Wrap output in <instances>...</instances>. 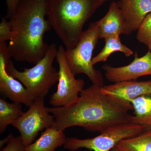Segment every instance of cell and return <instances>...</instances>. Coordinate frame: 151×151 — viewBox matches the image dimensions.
<instances>
[{
  "label": "cell",
  "instance_id": "cell-22",
  "mask_svg": "<svg viewBox=\"0 0 151 151\" xmlns=\"http://www.w3.org/2000/svg\"><path fill=\"white\" fill-rule=\"evenodd\" d=\"M7 6V14L5 17L7 19H9L17 7L21 0H5Z\"/></svg>",
  "mask_w": 151,
  "mask_h": 151
},
{
  "label": "cell",
  "instance_id": "cell-16",
  "mask_svg": "<svg viewBox=\"0 0 151 151\" xmlns=\"http://www.w3.org/2000/svg\"><path fill=\"white\" fill-rule=\"evenodd\" d=\"M111 151H151V129L122 140Z\"/></svg>",
  "mask_w": 151,
  "mask_h": 151
},
{
  "label": "cell",
  "instance_id": "cell-7",
  "mask_svg": "<svg viewBox=\"0 0 151 151\" xmlns=\"http://www.w3.org/2000/svg\"><path fill=\"white\" fill-rule=\"evenodd\" d=\"M55 119L45 105L43 98L34 100L28 110L17 120L12 126L18 130L26 147L35 139L39 132L53 127Z\"/></svg>",
  "mask_w": 151,
  "mask_h": 151
},
{
  "label": "cell",
  "instance_id": "cell-2",
  "mask_svg": "<svg viewBox=\"0 0 151 151\" xmlns=\"http://www.w3.org/2000/svg\"><path fill=\"white\" fill-rule=\"evenodd\" d=\"M48 0H21L9 19L13 35L8 44L11 58L17 62L36 64L49 45L44 40L51 29L47 17Z\"/></svg>",
  "mask_w": 151,
  "mask_h": 151
},
{
  "label": "cell",
  "instance_id": "cell-3",
  "mask_svg": "<svg viewBox=\"0 0 151 151\" xmlns=\"http://www.w3.org/2000/svg\"><path fill=\"white\" fill-rule=\"evenodd\" d=\"M104 0H48L47 19L66 50L73 48L83 27Z\"/></svg>",
  "mask_w": 151,
  "mask_h": 151
},
{
  "label": "cell",
  "instance_id": "cell-15",
  "mask_svg": "<svg viewBox=\"0 0 151 151\" xmlns=\"http://www.w3.org/2000/svg\"><path fill=\"white\" fill-rule=\"evenodd\" d=\"M131 103L134 111L131 117L132 123L144 125L147 129H151V94L137 97Z\"/></svg>",
  "mask_w": 151,
  "mask_h": 151
},
{
  "label": "cell",
  "instance_id": "cell-12",
  "mask_svg": "<svg viewBox=\"0 0 151 151\" xmlns=\"http://www.w3.org/2000/svg\"><path fill=\"white\" fill-rule=\"evenodd\" d=\"M117 4L126 23L127 35L137 30L151 12V0H120Z\"/></svg>",
  "mask_w": 151,
  "mask_h": 151
},
{
  "label": "cell",
  "instance_id": "cell-17",
  "mask_svg": "<svg viewBox=\"0 0 151 151\" xmlns=\"http://www.w3.org/2000/svg\"><path fill=\"white\" fill-rule=\"evenodd\" d=\"M105 45L101 51L92 58L93 65L101 62L107 61L109 57L113 52H121L127 57L132 55L134 52L122 44L119 35L113 36L104 39Z\"/></svg>",
  "mask_w": 151,
  "mask_h": 151
},
{
  "label": "cell",
  "instance_id": "cell-13",
  "mask_svg": "<svg viewBox=\"0 0 151 151\" xmlns=\"http://www.w3.org/2000/svg\"><path fill=\"white\" fill-rule=\"evenodd\" d=\"M98 21L100 39L127 35L126 23L117 3H111L108 12Z\"/></svg>",
  "mask_w": 151,
  "mask_h": 151
},
{
  "label": "cell",
  "instance_id": "cell-14",
  "mask_svg": "<svg viewBox=\"0 0 151 151\" xmlns=\"http://www.w3.org/2000/svg\"><path fill=\"white\" fill-rule=\"evenodd\" d=\"M66 139L64 131L49 127L34 142L26 147L24 151H55L57 148L64 145Z\"/></svg>",
  "mask_w": 151,
  "mask_h": 151
},
{
  "label": "cell",
  "instance_id": "cell-24",
  "mask_svg": "<svg viewBox=\"0 0 151 151\" xmlns=\"http://www.w3.org/2000/svg\"><path fill=\"white\" fill-rule=\"evenodd\" d=\"M104 1H106V0H104Z\"/></svg>",
  "mask_w": 151,
  "mask_h": 151
},
{
  "label": "cell",
  "instance_id": "cell-20",
  "mask_svg": "<svg viewBox=\"0 0 151 151\" xmlns=\"http://www.w3.org/2000/svg\"><path fill=\"white\" fill-rule=\"evenodd\" d=\"M12 35V31L9 21L5 17H3L0 24V42L9 41Z\"/></svg>",
  "mask_w": 151,
  "mask_h": 151
},
{
  "label": "cell",
  "instance_id": "cell-21",
  "mask_svg": "<svg viewBox=\"0 0 151 151\" xmlns=\"http://www.w3.org/2000/svg\"><path fill=\"white\" fill-rule=\"evenodd\" d=\"M25 147L20 136H13L1 151H24Z\"/></svg>",
  "mask_w": 151,
  "mask_h": 151
},
{
  "label": "cell",
  "instance_id": "cell-9",
  "mask_svg": "<svg viewBox=\"0 0 151 151\" xmlns=\"http://www.w3.org/2000/svg\"><path fill=\"white\" fill-rule=\"evenodd\" d=\"M10 55L7 42H0V92L14 103L30 107L33 100L21 82L8 73L6 68L8 57Z\"/></svg>",
  "mask_w": 151,
  "mask_h": 151
},
{
  "label": "cell",
  "instance_id": "cell-10",
  "mask_svg": "<svg viewBox=\"0 0 151 151\" xmlns=\"http://www.w3.org/2000/svg\"><path fill=\"white\" fill-rule=\"evenodd\" d=\"M105 77L113 83L136 79L145 76L151 75V51L149 50L144 56L135 55L134 60L129 65L121 67H113L108 64L103 65Z\"/></svg>",
  "mask_w": 151,
  "mask_h": 151
},
{
  "label": "cell",
  "instance_id": "cell-23",
  "mask_svg": "<svg viewBox=\"0 0 151 151\" xmlns=\"http://www.w3.org/2000/svg\"><path fill=\"white\" fill-rule=\"evenodd\" d=\"M13 136H14V135L12 134H10L6 137L1 140V142H0V147H1H1H2L4 144H7V143L10 140L11 138Z\"/></svg>",
  "mask_w": 151,
  "mask_h": 151
},
{
  "label": "cell",
  "instance_id": "cell-6",
  "mask_svg": "<svg viewBox=\"0 0 151 151\" xmlns=\"http://www.w3.org/2000/svg\"><path fill=\"white\" fill-rule=\"evenodd\" d=\"M147 130L144 125L135 123L116 124L92 138H66L64 148L70 151L85 148L90 151H111L120 141L140 134Z\"/></svg>",
  "mask_w": 151,
  "mask_h": 151
},
{
  "label": "cell",
  "instance_id": "cell-5",
  "mask_svg": "<svg viewBox=\"0 0 151 151\" xmlns=\"http://www.w3.org/2000/svg\"><path fill=\"white\" fill-rule=\"evenodd\" d=\"M100 39L98 21L91 23L82 32L76 46L70 50L65 49V55L68 64L74 75L84 74L92 84L103 87L104 79L100 71L92 64V55Z\"/></svg>",
  "mask_w": 151,
  "mask_h": 151
},
{
  "label": "cell",
  "instance_id": "cell-4",
  "mask_svg": "<svg viewBox=\"0 0 151 151\" xmlns=\"http://www.w3.org/2000/svg\"><path fill=\"white\" fill-rule=\"evenodd\" d=\"M58 49L55 44H50L42 59L31 68H24L22 71L15 68L10 55L7 58V71L24 85L34 100L44 98L52 87L58 81V72L53 65Z\"/></svg>",
  "mask_w": 151,
  "mask_h": 151
},
{
  "label": "cell",
  "instance_id": "cell-8",
  "mask_svg": "<svg viewBox=\"0 0 151 151\" xmlns=\"http://www.w3.org/2000/svg\"><path fill=\"white\" fill-rule=\"evenodd\" d=\"M65 48L60 45L56 57L59 66L57 89L52 94L49 103L53 107L67 106L75 101L84 88V81L76 79L68 64L65 55Z\"/></svg>",
  "mask_w": 151,
  "mask_h": 151
},
{
  "label": "cell",
  "instance_id": "cell-18",
  "mask_svg": "<svg viewBox=\"0 0 151 151\" xmlns=\"http://www.w3.org/2000/svg\"><path fill=\"white\" fill-rule=\"evenodd\" d=\"M20 103H11L0 99V134L5 132L9 125L13 124L24 112Z\"/></svg>",
  "mask_w": 151,
  "mask_h": 151
},
{
  "label": "cell",
  "instance_id": "cell-1",
  "mask_svg": "<svg viewBox=\"0 0 151 151\" xmlns=\"http://www.w3.org/2000/svg\"><path fill=\"white\" fill-rule=\"evenodd\" d=\"M47 110L55 119L52 127L58 129L79 127L88 132L101 133L116 124L132 123L129 112L134 108L105 95L102 87L93 84L83 89L69 105L47 107Z\"/></svg>",
  "mask_w": 151,
  "mask_h": 151
},
{
  "label": "cell",
  "instance_id": "cell-11",
  "mask_svg": "<svg viewBox=\"0 0 151 151\" xmlns=\"http://www.w3.org/2000/svg\"><path fill=\"white\" fill-rule=\"evenodd\" d=\"M102 91L105 95L112 97L119 103L133 107L131 103L132 100L142 95L151 94V80L121 81L103 86Z\"/></svg>",
  "mask_w": 151,
  "mask_h": 151
},
{
  "label": "cell",
  "instance_id": "cell-19",
  "mask_svg": "<svg viewBox=\"0 0 151 151\" xmlns=\"http://www.w3.org/2000/svg\"><path fill=\"white\" fill-rule=\"evenodd\" d=\"M137 38L151 51V12L146 17L138 28Z\"/></svg>",
  "mask_w": 151,
  "mask_h": 151
}]
</instances>
